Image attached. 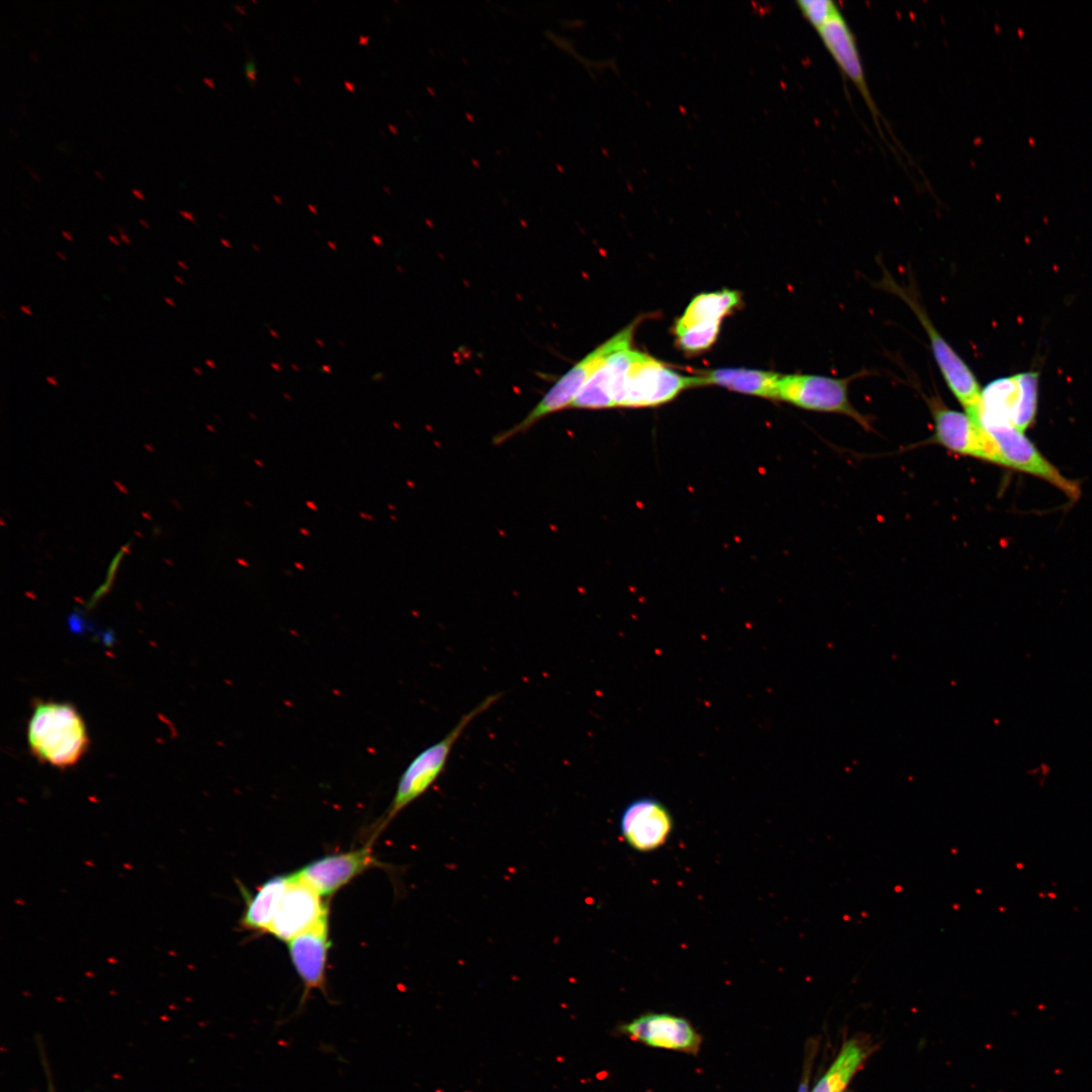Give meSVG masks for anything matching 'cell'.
Returning a JSON list of instances; mask_svg holds the SVG:
<instances>
[{"instance_id":"obj_36","label":"cell","mask_w":1092,"mask_h":1092,"mask_svg":"<svg viewBox=\"0 0 1092 1092\" xmlns=\"http://www.w3.org/2000/svg\"><path fill=\"white\" fill-rule=\"evenodd\" d=\"M193 371L198 375H202V372L198 367H193Z\"/></svg>"},{"instance_id":"obj_30","label":"cell","mask_w":1092,"mask_h":1092,"mask_svg":"<svg viewBox=\"0 0 1092 1092\" xmlns=\"http://www.w3.org/2000/svg\"><path fill=\"white\" fill-rule=\"evenodd\" d=\"M107 238H108L109 242L112 243L114 246H120V243H119L118 239L116 237H114L113 235H108Z\"/></svg>"},{"instance_id":"obj_39","label":"cell","mask_w":1092,"mask_h":1092,"mask_svg":"<svg viewBox=\"0 0 1092 1092\" xmlns=\"http://www.w3.org/2000/svg\"><path fill=\"white\" fill-rule=\"evenodd\" d=\"M29 173L31 174V176H33V178H34V179H35L36 181H38V178H37V176H36V175H35V174H34L33 172H31V171L29 170Z\"/></svg>"},{"instance_id":"obj_13","label":"cell","mask_w":1092,"mask_h":1092,"mask_svg":"<svg viewBox=\"0 0 1092 1092\" xmlns=\"http://www.w3.org/2000/svg\"><path fill=\"white\" fill-rule=\"evenodd\" d=\"M817 32L842 74L858 90L880 130L883 116L870 92L856 39L847 21L840 13L824 24Z\"/></svg>"},{"instance_id":"obj_14","label":"cell","mask_w":1092,"mask_h":1092,"mask_svg":"<svg viewBox=\"0 0 1092 1092\" xmlns=\"http://www.w3.org/2000/svg\"><path fill=\"white\" fill-rule=\"evenodd\" d=\"M619 1030L632 1040L689 1054H696L701 1044V1037L691 1023L670 1014H645L623 1024Z\"/></svg>"},{"instance_id":"obj_8","label":"cell","mask_w":1092,"mask_h":1092,"mask_svg":"<svg viewBox=\"0 0 1092 1092\" xmlns=\"http://www.w3.org/2000/svg\"><path fill=\"white\" fill-rule=\"evenodd\" d=\"M979 424L995 441L1000 453V465L1042 478L1057 486L1070 498L1079 496V486L1062 475L1022 432L1008 423L985 422Z\"/></svg>"},{"instance_id":"obj_18","label":"cell","mask_w":1092,"mask_h":1092,"mask_svg":"<svg viewBox=\"0 0 1092 1092\" xmlns=\"http://www.w3.org/2000/svg\"><path fill=\"white\" fill-rule=\"evenodd\" d=\"M740 293L735 290H720L700 293L687 306L674 326V333L685 331L706 322L720 321L734 310L740 303Z\"/></svg>"},{"instance_id":"obj_37","label":"cell","mask_w":1092,"mask_h":1092,"mask_svg":"<svg viewBox=\"0 0 1092 1092\" xmlns=\"http://www.w3.org/2000/svg\"><path fill=\"white\" fill-rule=\"evenodd\" d=\"M203 81H204L205 83H207V84H208L209 86H211V87H212V83H211V80H209V79H207V78H204V79H203Z\"/></svg>"},{"instance_id":"obj_10","label":"cell","mask_w":1092,"mask_h":1092,"mask_svg":"<svg viewBox=\"0 0 1092 1092\" xmlns=\"http://www.w3.org/2000/svg\"><path fill=\"white\" fill-rule=\"evenodd\" d=\"M673 827L672 817L663 803L651 797L631 801L620 817V832L626 843L638 851L662 846Z\"/></svg>"},{"instance_id":"obj_27","label":"cell","mask_w":1092,"mask_h":1092,"mask_svg":"<svg viewBox=\"0 0 1092 1092\" xmlns=\"http://www.w3.org/2000/svg\"><path fill=\"white\" fill-rule=\"evenodd\" d=\"M20 310L26 315H32V311L29 305H20Z\"/></svg>"},{"instance_id":"obj_22","label":"cell","mask_w":1092,"mask_h":1092,"mask_svg":"<svg viewBox=\"0 0 1092 1092\" xmlns=\"http://www.w3.org/2000/svg\"><path fill=\"white\" fill-rule=\"evenodd\" d=\"M797 5L804 18L817 31L841 13L837 4L831 0H799Z\"/></svg>"},{"instance_id":"obj_15","label":"cell","mask_w":1092,"mask_h":1092,"mask_svg":"<svg viewBox=\"0 0 1092 1092\" xmlns=\"http://www.w3.org/2000/svg\"><path fill=\"white\" fill-rule=\"evenodd\" d=\"M633 351L630 346L611 354L595 371L569 408L620 406Z\"/></svg>"},{"instance_id":"obj_24","label":"cell","mask_w":1092,"mask_h":1092,"mask_svg":"<svg viewBox=\"0 0 1092 1092\" xmlns=\"http://www.w3.org/2000/svg\"><path fill=\"white\" fill-rule=\"evenodd\" d=\"M178 212L184 218L190 220L191 222H195V218H194V216H193V214L191 212H189L187 210H179Z\"/></svg>"},{"instance_id":"obj_1","label":"cell","mask_w":1092,"mask_h":1092,"mask_svg":"<svg viewBox=\"0 0 1092 1092\" xmlns=\"http://www.w3.org/2000/svg\"><path fill=\"white\" fill-rule=\"evenodd\" d=\"M27 742L38 760L68 768L87 751L89 737L81 715L72 704L38 701L28 721Z\"/></svg>"},{"instance_id":"obj_34","label":"cell","mask_w":1092,"mask_h":1092,"mask_svg":"<svg viewBox=\"0 0 1092 1092\" xmlns=\"http://www.w3.org/2000/svg\"><path fill=\"white\" fill-rule=\"evenodd\" d=\"M174 280H175V281H176L177 283H179L180 285H184V284H185V282H184V279H183V278H182L181 276H178V275H174Z\"/></svg>"},{"instance_id":"obj_20","label":"cell","mask_w":1092,"mask_h":1092,"mask_svg":"<svg viewBox=\"0 0 1092 1092\" xmlns=\"http://www.w3.org/2000/svg\"><path fill=\"white\" fill-rule=\"evenodd\" d=\"M721 322H706L685 331L674 333L679 348L688 353H697L710 348L718 338Z\"/></svg>"},{"instance_id":"obj_7","label":"cell","mask_w":1092,"mask_h":1092,"mask_svg":"<svg viewBox=\"0 0 1092 1092\" xmlns=\"http://www.w3.org/2000/svg\"><path fill=\"white\" fill-rule=\"evenodd\" d=\"M934 424V441L962 455L1000 464V453L989 433L967 413L947 407L939 396L925 397Z\"/></svg>"},{"instance_id":"obj_17","label":"cell","mask_w":1092,"mask_h":1092,"mask_svg":"<svg viewBox=\"0 0 1092 1092\" xmlns=\"http://www.w3.org/2000/svg\"><path fill=\"white\" fill-rule=\"evenodd\" d=\"M288 880L289 875L273 877L247 899V905L240 920L243 929L268 932Z\"/></svg>"},{"instance_id":"obj_25","label":"cell","mask_w":1092,"mask_h":1092,"mask_svg":"<svg viewBox=\"0 0 1092 1092\" xmlns=\"http://www.w3.org/2000/svg\"><path fill=\"white\" fill-rule=\"evenodd\" d=\"M119 238H120L121 243H123L125 245H130V239L125 234V232L119 233Z\"/></svg>"},{"instance_id":"obj_26","label":"cell","mask_w":1092,"mask_h":1092,"mask_svg":"<svg viewBox=\"0 0 1092 1092\" xmlns=\"http://www.w3.org/2000/svg\"><path fill=\"white\" fill-rule=\"evenodd\" d=\"M61 234H62L63 238H64V239L66 240V241H68V242H73V241H74V238H73V235H72V233H71V232H68V231H62V233H61Z\"/></svg>"},{"instance_id":"obj_35","label":"cell","mask_w":1092,"mask_h":1092,"mask_svg":"<svg viewBox=\"0 0 1092 1092\" xmlns=\"http://www.w3.org/2000/svg\"><path fill=\"white\" fill-rule=\"evenodd\" d=\"M139 222H140V223H141V224H142V225H143L144 228H146V229H150V225H149V223H148V221H147V220H145V219H143V218H140V219H139Z\"/></svg>"},{"instance_id":"obj_3","label":"cell","mask_w":1092,"mask_h":1092,"mask_svg":"<svg viewBox=\"0 0 1092 1092\" xmlns=\"http://www.w3.org/2000/svg\"><path fill=\"white\" fill-rule=\"evenodd\" d=\"M639 323V318L635 320L575 363L554 383L522 421L495 435L492 443L494 445L503 444L514 436L526 432L545 417L569 408L579 391L603 362L614 352L631 346Z\"/></svg>"},{"instance_id":"obj_21","label":"cell","mask_w":1092,"mask_h":1092,"mask_svg":"<svg viewBox=\"0 0 1092 1092\" xmlns=\"http://www.w3.org/2000/svg\"><path fill=\"white\" fill-rule=\"evenodd\" d=\"M1018 377L1021 386V399L1013 426L1023 433L1033 423L1036 413L1037 374L1024 372L1018 374Z\"/></svg>"},{"instance_id":"obj_11","label":"cell","mask_w":1092,"mask_h":1092,"mask_svg":"<svg viewBox=\"0 0 1092 1092\" xmlns=\"http://www.w3.org/2000/svg\"><path fill=\"white\" fill-rule=\"evenodd\" d=\"M287 943L291 964L303 986L299 1003V1007L302 1008L313 990H318L328 996L326 967L331 945L329 916Z\"/></svg>"},{"instance_id":"obj_4","label":"cell","mask_w":1092,"mask_h":1092,"mask_svg":"<svg viewBox=\"0 0 1092 1092\" xmlns=\"http://www.w3.org/2000/svg\"><path fill=\"white\" fill-rule=\"evenodd\" d=\"M881 287L900 297L914 312L928 337L932 355L949 390L964 406L965 413L974 415L982 393L977 378L934 327L914 290L898 284L888 273L884 274Z\"/></svg>"},{"instance_id":"obj_32","label":"cell","mask_w":1092,"mask_h":1092,"mask_svg":"<svg viewBox=\"0 0 1092 1092\" xmlns=\"http://www.w3.org/2000/svg\"><path fill=\"white\" fill-rule=\"evenodd\" d=\"M56 255H57V257H58L59 259H61L62 261H67V256H66V254H65L64 252H62V251H57V252H56Z\"/></svg>"},{"instance_id":"obj_23","label":"cell","mask_w":1092,"mask_h":1092,"mask_svg":"<svg viewBox=\"0 0 1092 1092\" xmlns=\"http://www.w3.org/2000/svg\"><path fill=\"white\" fill-rule=\"evenodd\" d=\"M245 65H246L245 66V72H246L247 78L250 81H254L255 77H256V66H255L256 64H255L254 60L250 59L248 62H246Z\"/></svg>"},{"instance_id":"obj_9","label":"cell","mask_w":1092,"mask_h":1092,"mask_svg":"<svg viewBox=\"0 0 1092 1092\" xmlns=\"http://www.w3.org/2000/svg\"><path fill=\"white\" fill-rule=\"evenodd\" d=\"M329 916L324 898L298 874L289 875L268 932L288 942Z\"/></svg>"},{"instance_id":"obj_5","label":"cell","mask_w":1092,"mask_h":1092,"mask_svg":"<svg viewBox=\"0 0 1092 1092\" xmlns=\"http://www.w3.org/2000/svg\"><path fill=\"white\" fill-rule=\"evenodd\" d=\"M859 376V373L845 378L813 374H781L777 399L810 411L843 415L864 429H871L868 418L859 413L849 400V383Z\"/></svg>"},{"instance_id":"obj_2","label":"cell","mask_w":1092,"mask_h":1092,"mask_svg":"<svg viewBox=\"0 0 1092 1092\" xmlns=\"http://www.w3.org/2000/svg\"><path fill=\"white\" fill-rule=\"evenodd\" d=\"M500 697L502 694L496 693L483 699L465 713L444 737L424 748L408 762L399 777L388 808L377 824V832L435 784L445 770L451 751L467 726Z\"/></svg>"},{"instance_id":"obj_40","label":"cell","mask_w":1092,"mask_h":1092,"mask_svg":"<svg viewBox=\"0 0 1092 1092\" xmlns=\"http://www.w3.org/2000/svg\"><path fill=\"white\" fill-rule=\"evenodd\" d=\"M206 363H207V365H208V366H211V367H213V366H214V365H213V362H212V361H210V360H206Z\"/></svg>"},{"instance_id":"obj_33","label":"cell","mask_w":1092,"mask_h":1092,"mask_svg":"<svg viewBox=\"0 0 1092 1092\" xmlns=\"http://www.w3.org/2000/svg\"><path fill=\"white\" fill-rule=\"evenodd\" d=\"M177 265H178V266H179L180 268H182L183 270H188L187 264H186V263H185L184 261H182V260H178V261H177Z\"/></svg>"},{"instance_id":"obj_6","label":"cell","mask_w":1092,"mask_h":1092,"mask_svg":"<svg viewBox=\"0 0 1092 1092\" xmlns=\"http://www.w3.org/2000/svg\"><path fill=\"white\" fill-rule=\"evenodd\" d=\"M699 387V377L679 374L657 359L633 351L620 406H650L671 400L681 390Z\"/></svg>"},{"instance_id":"obj_16","label":"cell","mask_w":1092,"mask_h":1092,"mask_svg":"<svg viewBox=\"0 0 1092 1092\" xmlns=\"http://www.w3.org/2000/svg\"><path fill=\"white\" fill-rule=\"evenodd\" d=\"M700 386L716 384L728 389L776 398L781 374L746 368H719L698 375Z\"/></svg>"},{"instance_id":"obj_38","label":"cell","mask_w":1092,"mask_h":1092,"mask_svg":"<svg viewBox=\"0 0 1092 1092\" xmlns=\"http://www.w3.org/2000/svg\"><path fill=\"white\" fill-rule=\"evenodd\" d=\"M94 173H95V175H97V176H98V177H99L100 179H103L102 175H100V173H99V172H98L97 170H94Z\"/></svg>"},{"instance_id":"obj_31","label":"cell","mask_w":1092,"mask_h":1092,"mask_svg":"<svg viewBox=\"0 0 1092 1092\" xmlns=\"http://www.w3.org/2000/svg\"><path fill=\"white\" fill-rule=\"evenodd\" d=\"M164 301H165V302H166V303H167V304H168L169 306H171V307H175V306H176V303H175V301H174V300H173V298H171V297L165 296V297H164Z\"/></svg>"},{"instance_id":"obj_12","label":"cell","mask_w":1092,"mask_h":1092,"mask_svg":"<svg viewBox=\"0 0 1092 1092\" xmlns=\"http://www.w3.org/2000/svg\"><path fill=\"white\" fill-rule=\"evenodd\" d=\"M378 864L372 847L367 844L358 849L314 859L297 874L323 898H329L357 876Z\"/></svg>"},{"instance_id":"obj_29","label":"cell","mask_w":1092,"mask_h":1092,"mask_svg":"<svg viewBox=\"0 0 1092 1092\" xmlns=\"http://www.w3.org/2000/svg\"><path fill=\"white\" fill-rule=\"evenodd\" d=\"M46 380H47V381H48V382H49L50 384H52V385H54V386H57V385H58V381H57V378H56L55 376L49 375V376H47V377H46Z\"/></svg>"},{"instance_id":"obj_28","label":"cell","mask_w":1092,"mask_h":1092,"mask_svg":"<svg viewBox=\"0 0 1092 1092\" xmlns=\"http://www.w3.org/2000/svg\"><path fill=\"white\" fill-rule=\"evenodd\" d=\"M131 193L133 194V196H135L136 198H139L141 200L145 199V196H144L143 192L140 189H134L133 188V189H131Z\"/></svg>"},{"instance_id":"obj_19","label":"cell","mask_w":1092,"mask_h":1092,"mask_svg":"<svg viewBox=\"0 0 1092 1092\" xmlns=\"http://www.w3.org/2000/svg\"><path fill=\"white\" fill-rule=\"evenodd\" d=\"M870 1053L866 1040L849 1039L811 1092H843Z\"/></svg>"}]
</instances>
